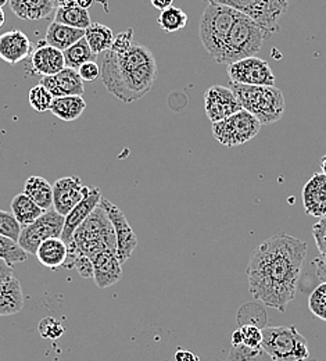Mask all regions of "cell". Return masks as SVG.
<instances>
[{
  "label": "cell",
  "mask_w": 326,
  "mask_h": 361,
  "mask_svg": "<svg viewBox=\"0 0 326 361\" xmlns=\"http://www.w3.org/2000/svg\"><path fill=\"white\" fill-rule=\"evenodd\" d=\"M53 100H54V96L42 84H38L30 90V104L38 113L50 111Z\"/></svg>",
  "instance_id": "obj_33"
},
{
  "label": "cell",
  "mask_w": 326,
  "mask_h": 361,
  "mask_svg": "<svg viewBox=\"0 0 326 361\" xmlns=\"http://www.w3.org/2000/svg\"><path fill=\"white\" fill-rule=\"evenodd\" d=\"M35 256L42 266L50 270L65 267L68 260V245L61 238H49L41 243Z\"/></svg>",
  "instance_id": "obj_22"
},
{
  "label": "cell",
  "mask_w": 326,
  "mask_h": 361,
  "mask_svg": "<svg viewBox=\"0 0 326 361\" xmlns=\"http://www.w3.org/2000/svg\"><path fill=\"white\" fill-rule=\"evenodd\" d=\"M227 67L231 82L257 87H275V75L271 66L257 56L237 60Z\"/></svg>",
  "instance_id": "obj_10"
},
{
  "label": "cell",
  "mask_w": 326,
  "mask_h": 361,
  "mask_svg": "<svg viewBox=\"0 0 326 361\" xmlns=\"http://www.w3.org/2000/svg\"><path fill=\"white\" fill-rule=\"evenodd\" d=\"M307 249L306 242L283 232L260 243L246 270L251 296L284 313L296 296Z\"/></svg>",
  "instance_id": "obj_1"
},
{
  "label": "cell",
  "mask_w": 326,
  "mask_h": 361,
  "mask_svg": "<svg viewBox=\"0 0 326 361\" xmlns=\"http://www.w3.org/2000/svg\"><path fill=\"white\" fill-rule=\"evenodd\" d=\"M175 361H200V359L196 355H193L192 352H189V350L180 349L175 353Z\"/></svg>",
  "instance_id": "obj_44"
},
{
  "label": "cell",
  "mask_w": 326,
  "mask_h": 361,
  "mask_svg": "<svg viewBox=\"0 0 326 361\" xmlns=\"http://www.w3.org/2000/svg\"><path fill=\"white\" fill-rule=\"evenodd\" d=\"M94 1H96V0H74V3H75V4H78L80 7L87 8V10L94 4Z\"/></svg>",
  "instance_id": "obj_48"
},
{
  "label": "cell",
  "mask_w": 326,
  "mask_h": 361,
  "mask_svg": "<svg viewBox=\"0 0 326 361\" xmlns=\"http://www.w3.org/2000/svg\"><path fill=\"white\" fill-rule=\"evenodd\" d=\"M21 229L23 226L15 220L13 213H8L0 209V235L11 238L18 242Z\"/></svg>",
  "instance_id": "obj_36"
},
{
  "label": "cell",
  "mask_w": 326,
  "mask_h": 361,
  "mask_svg": "<svg viewBox=\"0 0 326 361\" xmlns=\"http://www.w3.org/2000/svg\"><path fill=\"white\" fill-rule=\"evenodd\" d=\"M50 90L54 97L63 96H82L84 94V81L78 74V70L65 67L60 73L49 77H42L41 82Z\"/></svg>",
  "instance_id": "obj_17"
},
{
  "label": "cell",
  "mask_w": 326,
  "mask_h": 361,
  "mask_svg": "<svg viewBox=\"0 0 326 361\" xmlns=\"http://www.w3.org/2000/svg\"><path fill=\"white\" fill-rule=\"evenodd\" d=\"M54 3L56 7H60V6H65V4H70V3H74V0H51Z\"/></svg>",
  "instance_id": "obj_49"
},
{
  "label": "cell",
  "mask_w": 326,
  "mask_h": 361,
  "mask_svg": "<svg viewBox=\"0 0 326 361\" xmlns=\"http://www.w3.org/2000/svg\"><path fill=\"white\" fill-rule=\"evenodd\" d=\"M134 45V30L128 28L127 31L118 34L114 38V42L111 45V51L114 53H125L131 46Z\"/></svg>",
  "instance_id": "obj_38"
},
{
  "label": "cell",
  "mask_w": 326,
  "mask_h": 361,
  "mask_svg": "<svg viewBox=\"0 0 326 361\" xmlns=\"http://www.w3.org/2000/svg\"><path fill=\"white\" fill-rule=\"evenodd\" d=\"M313 236L320 255L326 257V216L321 217V220L313 226Z\"/></svg>",
  "instance_id": "obj_39"
},
{
  "label": "cell",
  "mask_w": 326,
  "mask_h": 361,
  "mask_svg": "<svg viewBox=\"0 0 326 361\" xmlns=\"http://www.w3.org/2000/svg\"><path fill=\"white\" fill-rule=\"evenodd\" d=\"M63 53H64L65 67H70L74 70H78L82 64H85L88 61H96V59L99 56L91 49L85 37L81 38L74 45L70 46L68 49H65Z\"/></svg>",
  "instance_id": "obj_30"
},
{
  "label": "cell",
  "mask_w": 326,
  "mask_h": 361,
  "mask_svg": "<svg viewBox=\"0 0 326 361\" xmlns=\"http://www.w3.org/2000/svg\"><path fill=\"white\" fill-rule=\"evenodd\" d=\"M243 107L231 88L214 85L204 93V110L211 123H218Z\"/></svg>",
  "instance_id": "obj_13"
},
{
  "label": "cell",
  "mask_w": 326,
  "mask_h": 361,
  "mask_svg": "<svg viewBox=\"0 0 326 361\" xmlns=\"http://www.w3.org/2000/svg\"><path fill=\"white\" fill-rule=\"evenodd\" d=\"M243 345L251 350H260L263 342V329L256 324H243L240 326Z\"/></svg>",
  "instance_id": "obj_35"
},
{
  "label": "cell",
  "mask_w": 326,
  "mask_h": 361,
  "mask_svg": "<svg viewBox=\"0 0 326 361\" xmlns=\"http://www.w3.org/2000/svg\"><path fill=\"white\" fill-rule=\"evenodd\" d=\"M308 309L317 318L326 321V282H321V285L311 292Z\"/></svg>",
  "instance_id": "obj_34"
},
{
  "label": "cell",
  "mask_w": 326,
  "mask_h": 361,
  "mask_svg": "<svg viewBox=\"0 0 326 361\" xmlns=\"http://www.w3.org/2000/svg\"><path fill=\"white\" fill-rule=\"evenodd\" d=\"M321 169H322V173L326 176V154L322 157V160H321Z\"/></svg>",
  "instance_id": "obj_52"
},
{
  "label": "cell",
  "mask_w": 326,
  "mask_h": 361,
  "mask_svg": "<svg viewBox=\"0 0 326 361\" xmlns=\"http://www.w3.org/2000/svg\"><path fill=\"white\" fill-rule=\"evenodd\" d=\"M4 21H6V16H4V11H3V8L0 7V28L4 25Z\"/></svg>",
  "instance_id": "obj_50"
},
{
  "label": "cell",
  "mask_w": 326,
  "mask_h": 361,
  "mask_svg": "<svg viewBox=\"0 0 326 361\" xmlns=\"http://www.w3.org/2000/svg\"><path fill=\"white\" fill-rule=\"evenodd\" d=\"M239 14L240 11L221 4H208L203 11L199 25V37L201 45L214 60L220 56Z\"/></svg>",
  "instance_id": "obj_6"
},
{
  "label": "cell",
  "mask_w": 326,
  "mask_h": 361,
  "mask_svg": "<svg viewBox=\"0 0 326 361\" xmlns=\"http://www.w3.org/2000/svg\"><path fill=\"white\" fill-rule=\"evenodd\" d=\"M303 206L308 216H326V176L324 173L314 174L303 186Z\"/></svg>",
  "instance_id": "obj_19"
},
{
  "label": "cell",
  "mask_w": 326,
  "mask_h": 361,
  "mask_svg": "<svg viewBox=\"0 0 326 361\" xmlns=\"http://www.w3.org/2000/svg\"><path fill=\"white\" fill-rule=\"evenodd\" d=\"M91 262L94 264V279L97 288L107 289L123 278V264L115 252H100L91 259Z\"/></svg>",
  "instance_id": "obj_16"
},
{
  "label": "cell",
  "mask_w": 326,
  "mask_h": 361,
  "mask_svg": "<svg viewBox=\"0 0 326 361\" xmlns=\"http://www.w3.org/2000/svg\"><path fill=\"white\" fill-rule=\"evenodd\" d=\"M100 204L106 210L111 224L114 226L117 238V257L120 259L121 264H124L138 247V236L118 206H115L106 197L101 199Z\"/></svg>",
  "instance_id": "obj_11"
},
{
  "label": "cell",
  "mask_w": 326,
  "mask_h": 361,
  "mask_svg": "<svg viewBox=\"0 0 326 361\" xmlns=\"http://www.w3.org/2000/svg\"><path fill=\"white\" fill-rule=\"evenodd\" d=\"M24 193L45 212L53 207V186L42 177H30L25 180Z\"/></svg>",
  "instance_id": "obj_28"
},
{
  "label": "cell",
  "mask_w": 326,
  "mask_h": 361,
  "mask_svg": "<svg viewBox=\"0 0 326 361\" xmlns=\"http://www.w3.org/2000/svg\"><path fill=\"white\" fill-rule=\"evenodd\" d=\"M32 44L20 30L7 31L0 35V59L8 64H17L31 56Z\"/></svg>",
  "instance_id": "obj_20"
},
{
  "label": "cell",
  "mask_w": 326,
  "mask_h": 361,
  "mask_svg": "<svg viewBox=\"0 0 326 361\" xmlns=\"http://www.w3.org/2000/svg\"><path fill=\"white\" fill-rule=\"evenodd\" d=\"M161 30L165 32H178L182 28H185L187 24V14L180 7H168L165 10H161L160 17L157 20Z\"/></svg>",
  "instance_id": "obj_31"
},
{
  "label": "cell",
  "mask_w": 326,
  "mask_h": 361,
  "mask_svg": "<svg viewBox=\"0 0 326 361\" xmlns=\"http://www.w3.org/2000/svg\"><path fill=\"white\" fill-rule=\"evenodd\" d=\"M150 1H151L153 7H156L158 10H165V8L171 7L174 3V0H150Z\"/></svg>",
  "instance_id": "obj_46"
},
{
  "label": "cell",
  "mask_w": 326,
  "mask_h": 361,
  "mask_svg": "<svg viewBox=\"0 0 326 361\" xmlns=\"http://www.w3.org/2000/svg\"><path fill=\"white\" fill-rule=\"evenodd\" d=\"M88 186L80 177H63L53 185V207L61 216H67L85 196Z\"/></svg>",
  "instance_id": "obj_14"
},
{
  "label": "cell",
  "mask_w": 326,
  "mask_h": 361,
  "mask_svg": "<svg viewBox=\"0 0 326 361\" xmlns=\"http://www.w3.org/2000/svg\"><path fill=\"white\" fill-rule=\"evenodd\" d=\"M85 39L96 54H101L106 50L111 49L114 42V34L110 27L100 23H92L85 30Z\"/></svg>",
  "instance_id": "obj_29"
},
{
  "label": "cell",
  "mask_w": 326,
  "mask_h": 361,
  "mask_svg": "<svg viewBox=\"0 0 326 361\" xmlns=\"http://www.w3.org/2000/svg\"><path fill=\"white\" fill-rule=\"evenodd\" d=\"M14 275V269L13 266H10L6 260L0 259V282L8 276Z\"/></svg>",
  "instance_id": "obj_43"
},
{
  "label": "cell",
  "mask_w": 326,
  "mask_h": 361,
  "mask_svg": "<svg viewBox=\"0 0 326 361\" xmlns=\"http://www.w3.org/2000/svg\"><path fill=\"white\" fill-rule=\"evenodd\" d=\"M7 3H8V0H0V7L3 8V7L7 4Z\"/></svg>",
  "instance_id": "obj_53"
},
{
  "label": "cell",
  "mask_w": 326,
  "mask_h": 361,
  "mask_svg": "<svg viewBox=\"0 0 326 361\" xmlns=\"http://www.w3.org/2000/svg\"><path fill=\"white\" fill-rule=\"evenodd\" d=\"M104 250L117 253V238L106 210L99 204L92 214L75 229L73 239L68 243V260L65 267L70 269L75 257L84 256L92 259Z\"/></svg>",
  "instance_id": "obj_3"
},
{
  "label": "cell",
  "mask_w": 326,
  "mask_h": 361,
  "mask_svg": "<svg viewBox=\"0 0 326 361\" xmlns=\"http://www.w3.org/2000/svg\"><path fill=\"white\" fill-rule=\"evenodd\" d=\"M268 1L274 8H277L280 14H286L287 11V6H289V0H265Z\"/></svg>",
  "instance_id": "obj_45"
},
{
  "label": "cell",
  "mask_w": 326,
  "mask_h": 361,
  "mask_svg": "<svg viewBox=\"0 0 326 361\" xmlns=\"http://www.w3.org/2000/svg\"><path fill=\"white\" fill-rule=\"evenodd\" d=\"M75 269L78 271V274L82 276V278H94V264L91 262V259L88 257H84V256H80V257H75L70 266V269Z\"/></svg>",
  "instance_id": "obj_40"
},
{
  "label": "cell",
  "mask_w": 326,
  "mask_h": 361,
  "mask_svg": "<svg viewBox=\"0 0 326 361\" xmlns=\"http://www.w3.org/2000/svg\"><path fill=\"white\" fill-rule=\"evenodd\" d=\"M87 109V103L82 96H63L54 97L50 111L60 120L65 123H71L78 120L84 110Z\"/></svg>",
  "instance_id": "obj_25"
},
{
  "label": "cell",
  "mask_w": 326,
  "mask_h": 361,
  "mask_svg": "<svg viewBox=\"0 0 326 361\" xmlns=\"http://www.w3.org/2000/svg\"><path fill=\"white\" fill-rule=\"evenodd\" d=\"M39 334L45 339H58L64 334V326L61 322L53 317H45L39 322Z\"/></svg>",
  "instance_id": "obj_37"
},
{
  "label": "cell",
  "mask_w": 326,
  "mask_h": 361,
  "mask_svg": "<svg viewBox=\"0 0 326 361\" xmlns=\"http://www.w3.org/2000/svg\"><path fill=\"white\" fill-rule=\"evenodd\" d=\"M261 349L274 361H304L310 357L308 342L296 326L263 328Z\"/></svg>",
  "instance_id": "obj_7"
},
{
  "label": "cell",
  "mask_w": 326,
  "mask_h": 361,
  "mask_svg": "<svg viewBox=\"0 0 326 361\" xmlns=\"http://www.w3.org/2000/svg\"><path fill=\"white\" fill-rule=\"evenodd\" d=\"M82 81H94L100 77V66L96 61H88L78 68Z\"/></svg>",
  "instance_id": "obj_41"
},
{
  "label": "cell",
  "mask_w": 326,
  "mask_h": 361,
  "mask_svg": "<svg viewBox=\"0 0 326 361\" xmlns=\"http://www.w3.org/2000/svg\"><path fill=\"white\" fill-rule=\"evenodd\" d=\"M271 35L272 34L257 21L240 13L215 61L230 66L237 60L256 56Z\"/></svg>",
  "instance_id": "obj_4"
},
{
  "label": "cell",
  "mask_w": 326,
  "mask_h": 361,
  "mask_svg": "<svg viewBox=\"0 0 326 361\" xmlns=\"http://www.w3.org/2000/svg\"><path fill=\"white\" fill-rule=\"evenodd\" d=\"M260 128V121L247 110L242 109L218 123H213V135L222 146L234 147L256 137Z\"/></svg>",
  "instance_id": "obj_8"
},
{
  "label": "cell",
  "mask_w": 326,
  "mask_h": 361,
  "mask_svg": "<svg viewBox=\"0 0 326 361\" xmlns=\"http://www.w3.org/2000/svg\"><path fill=\"white\" fill-rule=\"evenodd\" d=\"M11 213L15 217V220L21 224V226H30L35 220H38L45 210H42L28 195L18 193L13 197L11 203Z\"/></svg>",
  "instance_id": "obj_26"
},
{
  "label": "cell",
  "mask_w": 326,
  "mask_h": 361,
  "mask_svg": "<svg viewBox=\"0 0 326 361\" xmlns=\"http://www.w3.org/2000/svg\"><path fill=\"white\" fill-rule=\"evenodd\" d=\"M53 21L78 30H87L92 24L89 11L87 8L80 7L75 3L57 7Z\"/></svg>",
  "instance_id": "obj_27"
},
{
  "label": "cell",
  "mask_w": 326,
  "mask_h": 361,
  "mask_svg": "<svg viewBox=\"0 0 326 361\" xmlns=\"http://www.w3.org/2000/svg\"><path fill=\"white\" fill-rule=\"evenodd\" d=\"M8 4L18 18L28 21L49 18L57 8L51 0H8Z\"/></svg>",
  "instance_id": "obj_23"
},
{
  "label": "cell",
  "mask_w": 326,
  "mask_h": 361,
  "mask_svg": "<svg viewBox=\"0 0 326 361\" xmlns=\"http://www.w3.org/2000/svg\"><path fill=\"white\" fill-rule=\"evenodd\" d=\"M31 68L34 74L41 77H49L60 73L65 68V60L63 50L47 45L45 42L32 50L31 53Z\"/></svg>",
  "instance_id": "obj_18"
},
{
  "label": "cell",
  "mask_w": 326,
  "mask_h": 361,
  "mask_svg": "<svg viewBox=\"0 0 326 361\" xmlns=\"http://www.w3.org/2000/svg\"><path fill=\"white\" fill-rule=\"evenodd\" d=\"M65 217L53 209L46 210L38 220L30 226H23L18 245L28 253L35 255L42 242L49 238H61Z\"/></svg>",
  "instance_id": "obj_9"
},
{
  "label": "cell",
  "mask_w": 326,
  "mask_h": 361,
  "mask_svg": "<svg viewBox=\"0 0 326 361\" xmlns=\"http://www.w3.org/2000/svg\"><path fill=\"white\" fill-rule=\"evenodd\" d=\"M96 1H99V3L103 6V8H104L106 13H108V1H107V0H96Z\"/></svg>",
  "instance_id": "obj_51"
},
{
  "label": "cell",
  "mask_w": 326,
  "mask_h": 361,
  "mask_svg": "<svg viewBox=\"0 0 326 361\" xmlns=\"http://www.w3.org/2000/svg\"><path fill=\"white\" fill-rule=\"evenodd\" d=\"M24 309L23 288L14 275L0 282V317L14 316Z\"/></svg>",
  "instance_id": "obj_21"
},
{
  "label": "cell",
  "mask_w": 326,
  "mask_h": 361,
  "mask_svg": "<svg viewBox=\"0 0 326 361\" xmlns=\"http://www.w3.org/2000/svg\"><path fill=\"white\" fill-rule=\"evenodd\" d=\"M242 107L253 114L261 126H271L280 121L284 113V96L275 87H257L230 82Z\"/></svg>",
  "instance_id": "obj_5"
},
{
  "label": "cell",
  "mask_w": 326,
  "mask_h": 361,
  "mask_svg": "<svg viewBox=\"0 0 326 361\" xmlns=\"http://www.w3.org/2000/svg\"><path fill=\"white\" fill-rule=\"evenodd\" d=\"M232 345L233 346H240V345H243V335H242L240 328L236 329L232 334Z\"/></svg>",
  "instance_id": "obj_47"
},
{
  "label": "cell",
  "mask_w": 326,
  "mask_h": 361,
  "mask_svg": "<svg viewBox=\"0 0 326 361\" xmlns=\"http://www.w3.org/2000/svg\"><path fill=\"white\" fill-rule=\"evenodd\" d=\"M84 37H85V30L73 28V27L53 21L47 28L45 42L47 45L54 46L64 51L65 49L74 45Z\"/></svg>",
  "instance_id": "obj_24"
},
{
  "label": "cell",
  "mask_w": 326,
  "mask_h": 361,
  "mask_svg": "<svg viewBox=\"0 0 326 361\" xmlns=\"http://www.w3.org/2000/svg\"><path fill=\"white\" fill-rule=\"evenodd\" d=\"M100 78L107 90L124 103L142 99L157 78L156 57L146 46L135 44L125 53H101Z\"/></svg>",
  "instance_id": "obj_2"
},
{
  "label": "cell",
  "mask_w": 326,
  "mask_h": 361,
  "mask_svg": "<svg viewBox=\"0 0 326 361\" xmlns=\"http://www.w3.org/2000/svg\"><path fill=\"white\" fill-rule=\"evenodd\" d=\"M0 259L6 260L10 266L27 262L28 253L18 245L17 240L0 235Z\"/></svg>",
  "instance_id": "obj_32"
},
{
  "label": "cell",
  "mask_w": 326,
  "mask_h": 361,
  "mask_svg": "<svg viewBox=\"0 0 326 361\" xmlns=\"http://www.w3.org/2000/svg\"><path fill=\"white\" fill-rule=\"evenodd\" d=\"M101 199H103V195H101L100 189H97L96 186H88V190H87L84 199L65 216V223L63 228L61 239L67 245L71 242L75 229L92 214L94 209L100 204Z\"/></svg>",
  "instance_id": "obj_15"
},
{
  "label": "cell",
  "mask_w": 326,
  "mask_h": 361,
  "mask_svg": "<svg viewBox=\"0 0 326 361\" xmlns=\"http://www.w3.org/2000/svg\"><path fill=\"white\" fill-rule=\"evenodd\" d=\"M208 4L228 6L249 16L271 34L278 31V23L283 14L265 0H206Z\"/></svg>",
  "instance_id": "obj_12"
},
{
  "label": "cell",
  "mask_w": 326,
  "mask_h": 361,
  "mask_svg": "<svg viewBox=\"0 0 326 361\" xmlns=\"http://www.w3.org/2000/svg\"><path fill=\"white\" fill-rule=\"evenodd\" d=\"M311 264H313L314 269H315V274H317L318 281L326 282V257L320 256V257L314 259Z\"/></svg>",
  "instance_id": "obj_42"
}]
</instances>
